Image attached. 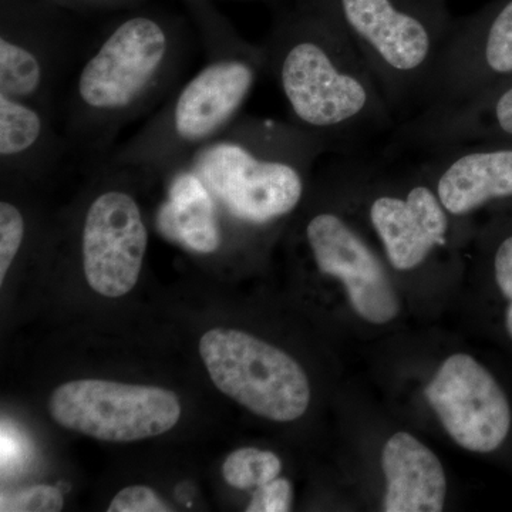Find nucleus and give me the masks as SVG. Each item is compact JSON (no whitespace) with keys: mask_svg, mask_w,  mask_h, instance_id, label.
I'll use <instances>...</instances> for the list:
<instances>
[{"mask_svg":"<svg viewBox=\"0 0 512 512\" xmlns=\"http://www.w3.org/2000/svg\"><path fill=\"white\" fill-rule=\"evenodd\" d=\"M292 507V485L286 478H275L271 483L256 488L248 512H286Z\"/></svg>","mask_w":512,"mask_h":512,"instance_id":"obj_20","label":"nucleus"},{"mask_svg":"<svg viewBox=\"0 0 512 512\" xmlns=\"http://www.w3.org/2000/svg\"><path fill=\"white\" fill-rule=\"evenodd\" d=\"M384 512L443 511L447 478L439 457L409 433H396L382 450Z\"/></svg>","mask_w":512,"mask_h":512,"instance_id":"obj_12","label":"nucleus"},{"mask_svg":"<svg viewBox=\"0 0 512 512\" xmlns=\"http://www.w3.org/2000/svg\"><path fill=\"white\" fill-rule=\"evenodd\" d=\"M274 69L293 119L338 157L386 146L397 120L338 12L285 33Z\"/></svg>","mask_w":512,"mask_h":512,"instance_id":"obj_1","label":"nucleus"},{"mask_svg":"<svg viewBox=\"0 0 512 512\" xmlns=\"http://www.w3.org/2000/svg\"><path fill=\"white\" fill-rule=\"evenodd\" d=\"M42 64L32 50L0 39V93L13 99L32 96L42 83Z\"/></svg>","mask_w":512,"mask_h":512,"instance_id":"obj_14","label":"nucleus"},{"mask_svg":"<svg viewBox=\"0 0 512 512\" xmlns=\"http://www.w3.org/2000/svg\"><path fill=\"white\" fill-rule=\"evenodd\" d=\"M256 79L249 59H225L202 69L180 93L174 109V128L185 141L210 137L247 100Z\"/></svg>","mask_w":512,"mask_h":512,"instance_id":"obj_11","label":"nucleus"},{"mask_svg":"<svg viewBox=\"0 0 512 512\" xmlns=\"http://www.w3.org/2000/svg\"><path fill=\"white\" fill-rule=\"evenodd\" d=\"M305 237L319 271L345 285L360 318L375 325L396 318L399 296L383 259L343 215L332 210L316 212L306 224Z\"/></svg>","mask_w":512,"mask_h":512,"instance_id":"obj_7","label":"nucleus"},{"mask_svg":"<svg viewBox=\"0 0 512 512\" xmlns=\"http://www.w3.org/2000/svg\"><path fill=\"white\" fill-rule=\"evenodd\" d=\"M281 471V458L272 451L254 447L235 450L222 464V477L237 490L262 487L278 478Z\"/></svg>","mask_w":512,"mask_h":512,"instance_id":"obj_16","label":"nucleus"},{"mask_svg":"<svg viewBox=\"0 0 512 512\" xmlns=\"http://www.w3.org/2000/svg\"><path fill=\"white\" fill-rule=\"evenodd\" d=\"M173 508L161 500L153 488L130 485L121 490L109 505V512H170Z\"/></svg>","mask_w":512,"mask_h":512,"instance_id":"obj_19","label":"nucleus"},{"mask_svg":"<svg viewBox=\"0 0 512 512\" xmlns=\"http://www.w3.org/2000/svg\"><path fill=\"white\" fill-rule=\"evenodd\" d=\"M208 375L225 396L264 419H301L311 403L302 366L284 350L237 329L215 328L200 340Z\"/></svg>","mask_w":512,"mask_h":512,"instance_id":"obj_4","label":"nucleus"},{"mask_svg":"<svg viewBox=\"0 0 512 512\" xmlns=\"http://www.w3.org/2000/svg\"><path fill=\"white\" fill-rule=\"evenodd\" d=\"M63 494L52 485H35L19 493L2 495L3 512H57L62 511Z\"/></svg>","mask_w":512,"mask_h":512,"instance_id":"obj_18","label":"nucleus"},{"mask_svg":"<svg viewBox=\"0 0 512 512\" xmlns=\"http://www.w3.org/2000/svg\"><path fill=\"white\" fill-rule=\"evenodd\" d=\"M49 413L59 426L111 443L161 436L177 426L181 403L171 390L110 380H73L57 387Z\"/></svg>","mask_w":512,"mask_h":512,"instance_id":"obj_5","label":"nucleus"},{"mask_svg":"<svg viewBox=\"0 0 512 512\" xmlns=\"http://www.w3.org/2000/svg\"><path fill=\"white\" fill-rule=\"evenodd\" d=\"M42 117L18 99L0 93V154L18 156L32 148L42 134Z\"/></svg>","mask_w":512,"mask_h":512,"instance_id":"obj_15","label":"nucleus"},{"mask_svg":"<svg viewBox=\"0 0 512 512\" xmlns=\"http://www.w3.org/2000/svg\"><path fill=\"white\" fill-rule=\"evenodd\" d=\"M493 264L495 282L508 301L505 328L512 339V234L505 237L495 248Z\"/></svg>","mask_w":512,"mask_h":512,"instance_id":"obj_21","label":"nucleus"},{"mask_svg":"<svg viewBox=\"0 0 512 512\" xmlns=\"http://www.w3.org/2000/svg\"><path fill=\"white\" fill-rule=\"evenodd\" d=\"M158 228L165 237L198 254H212L220 248L214 200L200 175L185 173L175 178L158 212Z\"/></svg>","mask_w":512,"mask_h":512,"instance_id":"obj_13","label":"nucleus"},{"mask_svg":"<svg viewBox=\"0 0 512 512\" xmlns=\"http://www.w3.org/2000/svg\"><path fill=\"white\" fill-rule=\"evenodd\" d=\"M168 40L154 20L121 23L83 67L79 96L92 109L114 111L130 106L163 66Z\"/></svg>","mask_w":512,"mask_h":512,"instance_id":"obj_9","label":"nucleus"},{"mask_svg":"<svg viewBox=\"0 0 512 512\" xmlns=\"http://www.w3.org/2000/svg\"><path fill=\"white\" fill-rule=\"evenodd\" d=\"M410 157L419 161L451 218L468 217L491 202L512 198V147L484 140Z\"/></svg>","mask_w":512,"mask_h":512,"instance_id":"obj_10","label":"nucleus"},{"mask_svg":"<svg viewBox=\"0 0 512 512\" xmlns=\"http://www.w3.org/2000/svg\"><path fill=\"white\" fill-rule=\"evenodd\" d=\"M336 12L379 84L397 126L412 119L419 113L453 26L440 13L404 0H336Z\"/></svg>","mask_w":512,"mask_h":512,"instance_id":"obj_2","label":"nucleus"},{"mask_svg":"<svg viewBox=\"0 0 512 512\" xmlns=\"http://www.w3.org/2000/svg\"><path fill=\"white\" fill-rule=\"evenodd\" d=\"M426 397L451 439L468 451L493 453L510 434V402L474 357H448L426 387Z\"/></svg>","mask_w":512,"mask_h":512,"instance_id":"obj_6","label":"nucleus"},{"mask_svg":"<svg viewBox=\"0 0 512 512\" xmlns=\"http://www.w3.org/2000/svg\"><path fill=\"white\" fill-rule=\"evenodd\" d=\"M148 232L140 207L123 191L99 195L83 228V268L94 292L116 299L133 291L140 278Z\"/></svg>","mask_w":512,"mask_h":512,"instance_id":"obj_8","label":"nucleus"},{"mask_svg":"<svg viewBox=\"0 0 512 512\" xmlns=\"http://www.w3.org/2000/svg\"><path fill=\"white\" fill-rule=\"evenodd\" d=\"M25 237V220L15 205L0 204V284L5 281L10 265L18 255Z\"/></svg>","mask_w":512,"mask_h":512,"instance_id":"obj_17","label":"nucleus"},{"mask_svg":"<svg viewBox=\"0 0 512 512\" xmlns=\"http://www.w3.org/2000/svg\"><path fill=\"white\" fill-rule=\"evenodd\" d=\"M325 151L299 127H269L261 146L221 143L208 148L198 160L197 174L235 218L266 225L298 208L306 168Z\"/></svg>","mask_w":512,"mask_h":512,"instance_id":"obj_3","label":"nucleus"}]
</instances>
